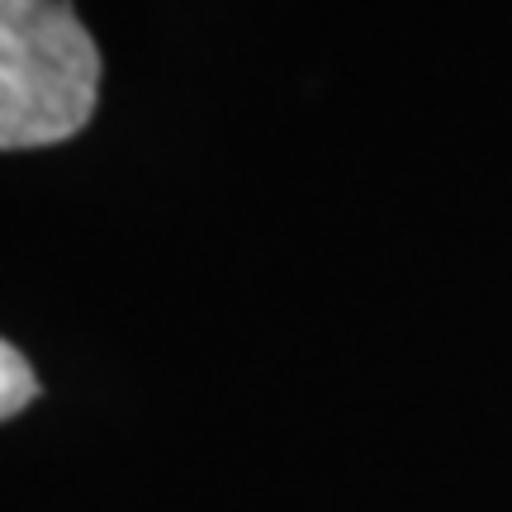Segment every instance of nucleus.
Returning a JSON list of instances; mask_svg holds the SVG:
<instances>
[{"mask_svg": "<svg viewBox=\"0 0 512 512\" xmlns=\"http://www.w3.org/2000/svg\"><path fill=\"white\" fill-rule=\"evenodd\" d=\"M100 53L67 0H0V152L91 124Z\"/></svg>", "mask_w": 512, "mask_h": 512, "instance_id": "nucleus-1", "label": "nucleus"}, {"mask_svg": "<svg viewBox=\"0 0 512 512\" xmlns=\"http://www.w3.org/2000/svg\"><path fill=\"white\" fill-rule=\"evenodd\" d=\"M34 399H38V380L29 361L10 342H0V422L15 418L19 408H29Z\"/></svg>", "mask_w": 512, "mask_h": 512, "instance_id": "nucleus-2", "label": "nucleus"}]
</instances>
